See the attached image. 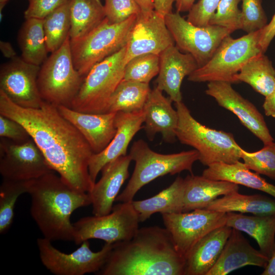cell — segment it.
<instances>
[{
    "instance_id": "obj_1",
    "label": "cell",
    "mask_w": 275,
    "mask_h": 275,
    "mask_svg": "<svg viewBox=\"0 0 275 275\" xmlns=\"http://www.w3.org/2000/svg\"><path fill=\"white\" fill-rule=\"evenodd\" d=\"M0 114L24 126L51 169L71 187L82 193L91 191L94 183L88 166L94 153L57 106L43 100L39 108L21 107L0 90Z\"/></svg>"
},
{
    "instance_id": "obj_2",
    "label": "cell",
    "mask_w": 275,
    "mask_h": 275,
    "mask_svg": "<svg viewBox=\"0 0 275 275\" xmlns=\"http://www.w3.org/2000/svg\"><path fill=\"white\" fill-rule=\"evenodd\" d=\"M185 257L166 228H139L129 240L113 243L102 275H184Z\"/></svg>"
},
{
    "instance_id": "obj_3",
    "label": "cell",
    "mask_w": 275,
    "mask_h": 275,
    "mask_svg": "<svg viewBox=\"0 0 275 275\" xmlns=\"http://www.w3.org/2000/svg\"><path fill=\"white\" fill-rule=\"evenodd\" d=\"M54 172L32 180L28 193L30 212L44 238L51 241H74L71 214L77 209L91 204V198L88 193L71 187Z\"/></svg>"
},
{
    "instance_id": "obj_4",
    "label": "cell",
    "mask_w": 275,
    "mask_h": 275,
    "mask_svg": "<svg viewBox=\"0 0 275 275\" xmlns=\"http://www.w3.org/2000/svg\"><path fill=\"white\" fill-rule=\"evenodd\" d=\"M175 105L178 115L176 138L197 150L199 160L203 164L208 167L218 162L231 164L240 160L243 149L233 134L201 124L182 101L175 103Z\"/></svg>"
},
{
    "instance_id": "obj_5",
    "label": "cell",
    "mask_w": 275,
    "mask_h": 275,
    "mask_svg": "<svg viewBox=\"0 0 275 275\" xmlns=\"http://www.w3.org/2000/svg\"><path fill=\"white\" fill-rule=\"evenodd\" d=\"M135 162L132 176L123 191L116 198L120 202H130L144 185L159 177L188 171L192 174L194 163L199 160L198 152L194 149L172 154L153 151L143 140L135 141L129 154Z\"/></svg>"
},
{
    "instance_id": "obj_6",
    "label": "cell",
    "mask_w": 275,
    "mask_h": 275,
    "mask_svg": "<svg viewBox=\"0 0 275 275\" xmlns=\"http://www.w3.org/2000/svg\"><path fill=\"white\" fill-rule=\"evenodd\" d=\"M83 79L75 68L69 36L40 66L37 85L43 100L71 108Z\"/></svg>"
},
{
    "instance_id": "obj_7",
    "label": "cell",
    "mask_w": 275,
    "mask_h": 275,
    "mask_svg": "<svg viewBox=\"0 0 275 275\" xmlns=\"http://www.w3.org/2000/svg\"><path fill=\"white\" fill-rule=\"evenodd\" d=\"M138 15L124 22L110 23L105 18L86 36L70 40L71 52L75 69L84 77L91 69L126 46Z\"/></svg>"
},
{
    "instance_id": "obj_8",
    "label": "cell",
    "mask_w": 275,
    "mask_h": 275,
    "mask_svg": "<svg viewBox=\"0 0 275 275\" xmlns=\"http://www.w3.org/2000/svg\"><path fill=\"white\" fill-rule=\"evenodd\" d=\"M126 50L125 46L91 69L84 77L71 108L86 113L106 112L110 98L124 77Z\"/></svg>"
},
{
    "instance_id": "obj_9",
    "label": "cell",
    "mask_w": 275,
    "mask_h": 275,
    "mask_svg": "<svg viewBox=\"0 0 275 275\" xmlns=\"http://www.w3.org/2000/svg\"><path fill=\"white\" fill-rule=\"evenodd\" d=\"M260 30L234 39L229 35L222 41L213 56L188 76L193 82L221 81L238 83L235 76L249 60L264 53L259 45Z\"/></svg>"
},
{
    "instance_id": "obj_10",
    "label": "cell",
    "mask_w": 275,
    "mask_h": 275,
    "mask_svg": "<svg viewBox=\"0 0 275 275\" xmlns=\"http://www.w3.org/2000/svg\"><path fill=\"white\" fill-rule=\"evenodd\" d=\"M140 220L132 202H121L102 216H86L73 223L74 242L80 244L90 239L115 243L131 239L139 229Z\"/></svg>"
},
{
    "instance_id": "obj_11",
    "label": "cell",
    "mask_w": 275,
    "mask_h": 275,
    "mask_svg": "<svg viewBox=\"0 0 275 275\" xmlns=\"http://www.w3.org/2000/svg\"><path fill=\"white\" fill-rule=\"evenodd\" d=\"M164 19L176 47L181 52L190 54L199 68L209 61L223 39L232 33L218 25H195L178 12L168 14Z\"/></svg>"
},
{
    "instance_id": "obj_12",
    "label": "cell",
    "mask_w": 275,
    "mask_h": 275,
    "mask_svg": "<svg viewBox=\"0 0 275 275\" xmlns=\"http://www.w3.org/2000/svg\"><path fill=\"white\" fill-rule=\"evenodd\" d=\"M41 261L56 275H84L96 272L105 264L113 243H105L101 250L92 251L89 240L81 243L75 251L67 254L55 248L51 241L44 237L37 240Z\"/></svg>"
},
{
    "instance_id": "obj_13",
    "label": "cell",
    "mask_w": 275,
    "mask_h": 275,
    "mask_svg": "<svg viewBox=\"0 0 275 275\" xmlns=\"http://www.w3.org/2000/svg\"><path fill=\"white\" fill-rule=\"evenodd\" d=\"M161 215L176 249L184 257L200 239L227 222L226 213L206 209Z\"/></svg>"
},
{
    "instance_id": "obj_14",
    "label": "cell",
    "mask_w": 275,
    "mask_h": 275,
    "mask_svg": "<svg viewBox=\"0 0 275 275\" xmlns=\"http://www.w3.org/2000/svg\"><path fill=\"white\" fill-rule=\"evenodd\" d=\"M51 171H53L32 138L16 143L1 138L0 173L3 178L31 180Z\"/></svg>"
},
{
    "instance_id": "obj_15",
    "label": "cell",
    "mask_w": 275,
    "mask_h": 275,
    "mask_svg": "<svg viewBox=\"0 0 275 275\" xmlns=\"http://www.w3.org/2000/svg\"><path fill=\"white\" fill-rule=\"evenodd\" d=\"M40 66L16 57L1 67L0 90L15 103L26 108H39L43 100L37 85Z\"/></svg>"
},
{
    "instance_id": "obj_16",
    "label": "cell",
    "mask_w": 275,
    "mask_h": 275,
    "mask_svg": "<svg viewBox=\"0 0 275 275\" xmlns=\"http://www.w3.org/2000/svg\"><path fill=\"white\" fill-rule=\"evenodd\" d=\"M205 93L213 97L220 106L235 115L264 145L273 142L263 115L252 102L233 88L232 84L221 81L208 82Z\"/></svg>"
},
{
    "instance_id": "obj_17",
    "label": "cell",
    "mask_w": 275,
    "mask_h": 275,
    "mask_svg": "<svg viewBox=\"0 0 275 275\" xmlns=\"http://www.w3.org/2000/svg\"><path fill=\"white\" fill-rule=\"evenodd\" d=\"M173 45L175 42L167 26L164 16L155 10L147 14L141 13L138 16L126 45V64L142 54L159 55Z\"/></svg>"
},
{
    "instance_id": "obj_18",
    "label": "cell",
    "mask_w": 275,
    "mask_h": 275,
    "mask_svg": "<svg viewBox=\"0 0 275 275\" xmlns=\"http://www.w3.org/2000/svg\"><path fill=\"white\" fill-rule=\"evenodd\" d=\"M144 122L143 109L132 112L116 113V132L111 142L101 152L93 154L89 162V172L92 181L95 183L102 168L118 157L126 155L128 146Z\"/></svg>"
},
{
    "instance_id": "obj_19",
    "label": "cell",
    "mask_w": 275,
    "mask_h": 275,
    "mask_svg": "<svg viewBox=\"0 0 275 275\" xmlns=\"http://www.w3.org/2000/svg\"><path fill=\"white\" fill-rule=\"evenodd\" d=\"M60 113L80 132L94 154L103 150L116 132V113L80 112L65 106H57Z\"/></svg>"
},
{
    "instance_id": "obj_20",
    "label": "cell",
    "mask_w": 275,
    "mask_h": 275,
    "mask_svg": "<svg viewBox=\"0 0 275 275\" xmlns=\"http://www.w3.org/2000/svg\"><path fill=\"white\" fill-rule=\"evenodd\" d=\"M130 155L120 156L106 164L102 169L100 179L88 193L91 200L94 215L109 214L121 187L129 177Z\"/></svg>"
},
{
    "instance_id": "obj_21",
    "label": "cell",
    "mask_w": 275,
    "mask_h": 275,
    "mask_svg": "<svg viewBox=\"0 0 275 275\" xmlns=\"http://www.w3.org/2000/svg\"><path fill=\"white\" fill-rule=\"evenodd\" d=\"M159 56L160 66L156 88L166 92L172 102L182 101V82L185 76L199 68L197 61L190 54L182 52L175 45Z\"/></svg>"
},
{
    "instance_id": "obj_22",
    "label": "cell",
    "mask_w": 275,
    "mask_h": 275,
    "mask_svg": "<svg viewBox=\"0 0 275 275\" xmlns=\"http://www.w3.org/2000/svg\"><path fill=\"white\" fill-rule=\"evenodd\" d=\"M268 259L250 244L241 231L232 229L217 261L207 275H226L248 265L264 268Z\"/></svg>"
},
{
    "instance_id": "obj_23",
    "label": "cell",
    "mask_w": 275,
    "mask_h": 275,
    "mask_svg": "<svg viewBox=\"0 0 275 275\" xmlns=\"http://www.w3.org/2000/svg\"><path fill=\"white\" fill-rule=\"evenodd\" d=\"M172 102L157 88L151 90L143 109L144 128L149 139H153L157 133H160L164 141L171 143L175 141L178 115Z\"/></svg>"
},
{
    "instance_id": "obj_24",
    "label": "cell",
    "mask_w": 275,
    "mask_h": 275,
    "mask_svg": "<svg viewBox=\"0 0 275 275\" xmlns=\"http://www.w3.org/2000/svg\"><path fill=\"white\" fill-rule=\"evenodd\" d=\"M232 230L224 225L200 239L185 257L184 275H207L217 261Z\"/></svg>"
},
{
    "instance_id": "obj_25",
    "label": "cell",
    "mask_w": 275,
    "mask_h": 275,
    "mask_svg": "<svg viewBox=\"0 0 275 275\" xmlns=\"http://www.w3.org/2000/svg\"><path fill=\"white\" fill-rule=\"evenodd\" d=\"M184 182L183 212L205 209L218 197L239 190L238 185L233 182L193 174L184 178Z\"/></svg>"
},
{
    "instance_id": "obj_26",
    "label": "cell",
    "mask_w": 275,
    "mask_h": 275,
    "mask_svg": "<svg viewBox=\"0 0 275 275\" xmlns=\"http://www.w3.org/2000/svg\"><path fill=\"white\" fill-rule=\"evenodd\" d=\"M226 213V225L254 238L259 250L269 258L275 249V214L248 215L236 212Z\"/></svg>"
},
{
    "instance_id": "obj_27",
    "label": "cell",
    "mask_w": 275,
    "mask_h": 275,
    "mask_svg": "<svg viewBox=\"0 0 275 275\" xmlns=\"http://www.w3.org/2000/svg\"><path fill=\"white\" fill-rule=\"evenodd\" d=\"M184 178L176 177L167 188L150 198L132 201L140 222H144L155 213H173L183 211Z\"/></svg>"
},
{
    "instance_id": "obj_28",
    "label": "cell",
    "mask_w": 275,
    "mask_h": 275,
    "mask_svg": "<svg viewBox=\"0 0 275 275\" xmlns=\"http://www.w3.org/2000/svg\"><path fill=\"white\" fill-rule=\"evenodd\" d=\"M203 176L213 180L227 181L267 193L275 198V185L268 183L259 174L249 169L243 162L214 163L207 167Z\"/></svg>"
},
{
    "instance_id": "obj_29",
    "label": "cell",
    "mask_w": 275,
    "mask_h": 275,
    "mask_svg": "<svg viewBox=\"0 0 275 275\" xmlns=\"http://www.w3.org/2000/svg\"><path fill=\"white\" fill-rule=\"evenodd\" d=\"M205 209L224 213L271 215L275 214V200L260 194L246 195L233 191L216 198Z\"/></svg>"
},
{
    "instance_id": "obj_30",
    "label": "cell",
    "mask_w": 275,
    "mask_h": 275,
    "mask_svg": "<svg viewBox=\"0 0 275 275\" xmlns=\"http://www.w3.org/2000/svg\"><path fill=\"white\" fill-rule=\"evenodd\" d=\"M70 40L80 38L97 28L105 18L100 0H70Z\"/></svg>"
},
{
    "instance_id": "obj_31",
    "label": "cell",
    "mask_w": 275,
    "mask_h": 275,
    "mask_svg": "<svg viewBox=\"0 0 275 275\" xmlns=\"http://www.w3.org/2000/svg\"><path fill=\"white\" fill-rule=\"evenodd\" d=\"M25 19L18 36L21 57L28 63L41 66L47 58L48 53L43 19L33 18Z\"/></svg>"
},
{
    "instance_id": "obj_32",
    "label": "cell",
    "mask_w": 275,
    "mask_h": 275,
    "mask_svg": "<svg viewBox=\"0 0 275 275\" xmlns=\"http://www.w3.org/2000/svg\"><path fill=\"white\" fill-rule=\"evenodd\" d=\"M238 81L244 82L264 97L275 87V69L271 61L261 53L249 60L235 76Z\"/></svg>"
},
{
    "instance_id": "obj_33",
    "label": "cell",
    "mask_w": 275,
    "mask_h": 275,
    "mask_svg": "<svg viewBox=\"0 0 275 275\" xmlns=\"http://www.w3.org/2000/svg\"><path fill=\"white\" fill-rule=\"evenodd\" d=\"M151 91L149 84L123 79L111 97L106 113L141 111Z\"/></svg>"
},
{
    "instance_id": "obj_34",
    "label": "cell",
    "mask_w": 275,
    "mask_h": 275,
    "mask_svg": "<svg viewBox=\"0 0 275 275\" xmlns=\"http://www.w3.org/2000/svg\"><path fill=\"white\" fill-rule=\"evenodd\" d=\"M43 24L47 50L52 53L69 36L70 0L44 18Z\"/></svg>"
},
{
    "instance_id": "obj_35",
    "label": "cell",
    "mask_w": 275,
    "mask_h": 275,
    "mask_svg": "<svg viewBox=\"0 0 275 275\" xmlns=\"http://www.w3.org/2000/svg\"><path fill=\"white\" fill-rule=\"evenodd\" d=\"M32 180L19 181L3 178L0 186V233H6L14 218L16 201L22 194L28 193Z\"/></svg>"
},
{
    "instance_id": "obj_36",
    "label": "cell",
    "mask_w": 275,
    "mask_h": 275,
    "mask_svg": "<svg viewBox=\"0 0 275 275\" xmlns=\"http://www.w3.org/2000/svg\"><path fill=\"white\" fill-rule=\"evenodd\" d=\"M159 56L147 53L135 57L125 65L124 80L149 84L159 71Z\"/></svg>"
},
{
    "instance_id": "obj_37",
    "label": "cell",
    "mask_w": 275,
    "mask_h": 275,
    "mask_svg": "<svg viewBox=\"0 0 275 275\" xmlns=\"http://www.w3.org/2000/svg\"><path fill=\"white\" fill-rule=\"evenodd\" d=\"M241 159L250 170L275 180V143L264 145L259 151L249 152L242 149Z\"/></svg>"
},
{
    "instance_id": "obj_38",
    "label": "cell",
    "mask_w": 275,
    "mask_h": 275,
    "mask_svg": "<svg viewBox=\"0 0 275 275\" xmlns=\"http://www.w3.org/2000/svg\"><path fill=\"white\" fill-rule=\"evenodd\" d=\"M240 1L241 0H221L209 24L226 28L232 33L241 29V10L238 8Z\"/></svg>"
},
{
    "instance_id": "obj_39",
    "label": "cell",
    "mask_w": 275,
    "mask_h": 275,
    "mask_svg": "<svg viewBox=\"0 0 275 275\" xmlns=\"http://www.w3.org/2000/svg\"><path fill=\"white\" fill-rule=\"evenodd\" d=\"M241 30L248 33L263 29L267 19L262 6V0H241Z\"/></svg>"
},
{
    "instance_id": "obj_40",
    "label": "cell",
    "mask_w": 275,
    "mask_h": 275,
    "mask_svg": "<svg viewBox=\"0 0 275 275\" xmlns=\"http://www.w3.org/2000/svg\"><path fill=\"white\" fill-rule=\"evenodd\" d=\"M105 18L110 23H119L133 15H139L141 10L134 0H104Z\"/></svg>"
},
{
    "instance_id": "obj_41",
    "label": "cell",
    "mask_w": 275,
    "mask_h": 275,
    "mask_svg": "<svg viewBox=\"0 0 275 275\" xmlns=\"http://www.w3.org/2000/svg\"><path fill=\"white\" fill-rule=\"evenodd\" d=\"M221 0H199L188 11L187 20L195 25L203 27L209 25Z\"/></svg>"
},
{
    "instance_id": "obj_42",
    "label": "cell",
    "mask_w": 275,
    "mask_h": 275,
    "mask_svg": "<svg viewBox=\"0 0 275 275\" xmlns=\"http://www.w3.org/2000/svg\"><path fill=\"white\" fill-rule=\"evenodd\" d=\"M0 136L16 143H23L31 137L20 123L0 114Z\"/></svg>"
},
{
    "instance_id": "obj_43",
    "label": "cell",
    "mask_w": 275,
    "mask_h": 275,
    "mask_svg": "<svg viewBox=\"0 0 275 275\" xmlns=\"http://www.w3.org/2000/svg\"><path fill=\"white\" fill-rule=\"evenodd\" d=\"M69 0H29L28 8L24 13L25 19H43L56 9Z\"/></svg>"
},
{
    "instance_id": "obj_44",
    "label": "cell",
    "mask_w": 275,
    "mask_h": 275,
    "mask_svg": "<svg viewBox=\"0 0 275 275\" xmlns=\"http://www.w3.org/2000/svg\"><path fill=\"white\" fill-rule=\"evenodd\" d=\"M275 37V14L270 21L260 32L259 45L264 53Z\"/></svg>"
},
{
    "instance_id": "obj_45",
    "label": "cell",
    "mask_w": 275,
    "mask_h": 275,
    "mask_svg": "<svg viewBox=\"0 0 275 275\" xmlns=\"http://www.w3.org/2000/svg\"><path fill=\"white\" fill-rule=\"evenodd\" d=\"M262 107L266 116L275 118V87L273 91L265 97Z\"/></svg>"
},
{
    "instance_id": "obj_46",
    "label": "cell",
    "mask_w": 275,
    "mask_h": 275,
    "mask_svg": "<svg viewBox=\"0 0 275 275\" xmlns=\"http://www.w3.org/2000/svg\"><path fill=\"white\" fill-rule=\"evenodd\" d=\"M175 0H153L154 10L160 15L165 16L172 12Z\"/></svg>"
},
{
    "instance_id": "obj_47",
    "label": "cell",
    "mask_w": 275,
    "mask_h": 275,
    "mask_svg": "<svg viewBox=\"0 0 275 275\" xmlns=\"http://www.w3.org/2000/svg\"><path fill=\"white\" fill-rule=\"evenodd\" d=\"M140 7L141 13L147 14L154 10L153 0H134Z\"/></svg>"
},
{
    "instance_id": "obj_48",
    "label": "cell",
    "mask_w": 275,
    "mask_h": 275,
    "mask_svg": "<svg viewBox=\"0 0 275 275\" xmlns=\"http://www.w3.org/2000/svg\"><path fill=\"white\" fill-rule=\"evenodd\" d=\"M195 0H175L176 12H184L189 11Z\"/></svg>"
},
{
    "instance_id": "obj_49",
    "label": "cell",
    "mask_w": 275,
    "mask_h": 275,
    "mask_svg": "<svg viewBox=\"0 0 275 275\" xmlns=\"http://www.w3.org/2000/svg\"><path fill=\"white\" fill-rule=\"evenodd\" d=\"M0 46L1 51L5 57L11 59L16 57V52L10 43L1 41Z\"/></svg>"
},
{
    "instance_id": "obj_50",
    "label": "cell",
    "mask_w": 275,
    "mask_h": 275,
    "mask_svg": "<svg viewBox=\"0 0 275 275\" xmlns=\"http://www.w3.org/2000/svg\"><path fill=\"white\" fill-rule=\"evenodd\" d=\"M261 274L275 275V249Z\"/></svg>"
},
{
    "instance_id": "obj_51",
    "label": "cell",
    "mask_w": 275,
    "mask_h": 275,
    "mask_svg": "<svg viewBox=\"0 0 275 275\" xmlns=\"http://www.w3.org/2000/svg\"><path fill=\"white\" fill-rule=\"evenodd\" d=\"M9 0H0V11L1 12L6 5Z\"/></svg>"
}]
</instances>
